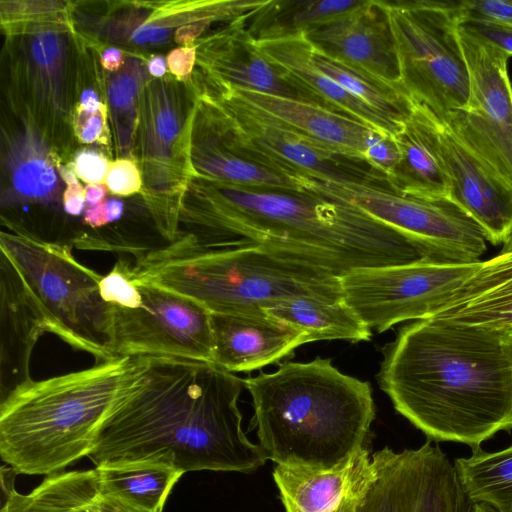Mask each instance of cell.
Listing matches in <instances>:
<instances>
[{
  "label": "cell",
  "mask_w": 512,
  "mask_h": 512,
  "mask_svg": "<svg viewBox=\"0 0 512 512\" xmlns=\"http://www.w3.org/2000/svg\"><path fill=\"white\" fill-rule=\"evenodd\" d=\"M243 379L214 363L148 357L145 373L99 432L89 458L159 459L182 470L250 472L267 458L242 430Z\"/></svg>",
  "instance_id": "cell-1"
},
{
  "label": "cell",
  "mask_w": 512,
  "mask_h": 512,
  "mask_svg": "<svg viewBox=\"0 0 512 512\" xmlns=\"http://www.w3.org/2000/svg\"><path fill=\"white\" fill-rule=\"evenodd\" d=\"M380 388L431 441L478 447L512 428V365L502 335L426 318L382 350Z\"/></svg>",
  "instance_id": "cell-2"
},
{
  "label": "cell",
  "mask_w": 512,
  "mask_h": 512,
  "mask_svg": "<svg viewBox=\"0 0 512 512\" xmlns=\"http://www.w3.org/2000/svg\"><path fill=\"white\" fill-rule=\"evenodd\" d=\"M183 207L199 226L308 257L338 273L435 259L423 245L359 209L308 191L194 178Z\"/></svg>",
  "instance_id": "cell-3"
},
{
  "label": "cell",
  "mask_w": 512,
  "mask_h": 512,
  "mask_svg": "<svg viewBox=\"0 0 512 512\" xmlns=\"http://www.w3.org/2000/svg\"><path fill=\"white\" fill-rule=\"evenodd\" d=\"M260 446L277 465L326 470L366 447L375 418L372 388L331 358L286 361L243 379Z\"/></svg>",
  "instance_id": "cell-4"
},
{
  "label": "cell",
  "mask_w": 512,
  "mask_h": 512,
  "mask_svg": "<svg viewBox=\"0 0 512 512\" xmlns=\"http://www.w3.org/2000/svg\"><path fill=\"white\" fill-rule=\"evenodd\" d=\"M147 365L148 357H116L17 386L1 399L2 461L17 474L51 475L88 457Z\"/></svg>",
  "instance_id": "cell-5"
},
{
  "label": "cell",
  "mask_w": 512,
  "mask_h": 512,
  "mask_svg": "<svg viewBox=\"0 0 512 512\" xmlns=\"http://www.w3.org/2000/svg\"><path fill=\"white\" fill-rule=\"evenodd\" d=\"M133 282L152 284L211 314L261 313L298 295L343 297L341 275L303 255L264 244L212 248L186 235L126 262Z\"/></svg>",
  "instance_id": "cell-6"
},
{
  "label": "cell",
  "mask_w": 512,
  "mask_h": 512,
  "mask_svg": "<svg viewBox=\"0 0 512 512\" xmlns=\"http://www.w3.org/2000/svg\"><path fill=\"white\" fill-rule=\"evenodd\" d=\"M0 251L14 263L34 294L48 333L91 354L96 363L113 353V306L103 300L102 275L79 262L71 246L43 240L7 221Z\"/></svg>",
  "instance_id": "cell-7"
},
{
  "label": "cell",
  "mask_w": 512,
  "mask_h": 512,
  "mask_svg": "<svg viewBox=\"0 0 512 512\" xmlns=\"http://www.w3.org/2000/svg\"><path fill=\"white\" fill-rule=\"evenodd\" d=\"M197 98L190 80L150 78L140 99L135 159L142 195L159 232L173 242L180 234L179 216L193 178L191 138Z\"/></svg>",
  "instance_id": "cell-8"
},
{
  "label": "cell",
  "mask_w": 512,
  "mask_h": 512,
  "mask_svg": "<svg viewBox=\"0 0 512 512\" xmlns=\"http://www.w3.org/2000/svg\"><path fill=\"white\" fill-rule=\"evenodd\" d=\"M396 48L400 85L439 120L466 107L470 80L458 38L457 1H382Z\"/></svg>",
  "instance_id": "cell-9"
},
{
  "label": "cell",
  "mask_w": 512,
  "mask_h": 512,
  "mask_svg": "<svg viewBox=\"0 0 512 512\" xmlns=\"http://www.w3.org/2000/svg\"><path fill=\"white\" fill-rule=\"evenodd\" d=\"M77 29L6 36L8 100L63 159H70Z\"/></svg>",
  "instance_id": "cell-10"
},
{
  "label": "cell",
  "mask_w": 512,
  "mask_h": 512,
  "mask_svg": "<svg viewBox=\"0 0 512 512\" xmlns=\"http://www.w3.org/2000/svg\"><path fill=\"white\" fill-rule=\"evenodd\" d=\"M303 191L347 203L409 236L436 259L477 262L486 251L478 225L449 199L428 200L402 195L389 186L339 181L300 173Z\"/></svg>",
  "instance_id": "cell-11"
},
{
  "label": "cell",
  "mask_w": 512,
  "mask_h": 512,
  "mask_svg": "<svg viewBox=\"0 0 512 512\" xmlns=\"http://www.w3.org/2000/svg\"><path fill=\"white\" fill-rule=\"evenodd\" d=\"M193 86L219 109L252 159L297 184L299 173H310L339 181L388 186L387 178L365 160L342 154L297 132L250 106L229 89L199 78L193 79Z\"/></svg>",
  "instance_id": "cell-12"
},
{
  "label": "cell",
  "mask_w": 512,
  "mask_h": 512,
  "mask_svg": "<svg viewBox=\"0 0 512 512\" xmlns=\"http://www.w3.org/2000/svg\"><path fill=\"white\" fill-rule=\"evenodd\" d=\"M482 261H422L362 268L341 276L345 301L373 331L429 318L480 267Z\"/></svg>",
  "instance_id": "cell-13"
},
{
  "label": "cell",
  "mask_w": 512,
  "mask_h": 512,
  "mask_svg": "<svg viewBox=\"0 0 512 512\" xmlns=\"http://www.w3.org/2000/svg\"><path fill=\"white\" fill-rule=\"evenodd\" d=\"M470 92L465 108L442 122L484 163L512 186L511 58L497 47L458 27Z\"/></svg>",
  "instance_id": "cell-14"
},
{
  "label": "cell",
  "mask_w": 512,
  "mask_h": 512,
  "mask_svg": "<svg viewBox=\"0 0 512 512\" xmlns=\"http://www.w3.org/2000/svg\"><path fill=\"white\" fill-rule=\"evenodd\" d=\"M135 309L113 306L115 357H171L213 363L211 313L198 303L152 284L134 282Z\"/></svg>",
  "instance_id": "cell-15"
},
{
  "label": "cell",
  "mask_w": 512,
  "mask_h": 512,
  "mask_svg": "<svg viewBox=\"0 0 512 512\" xmlns=\"http://www.w3.org/2000/svg\"><path fill=\"white\" fill-rule=\"evenodd\" d=\"M376 479L356 512H474L454 464L428 440L417 449L372 455Z\"/></svg>",
  "instance_id": "cell-16"
},
{
  "label": "cell",
  "mask_w": 512,
  "mask_h": 512,
  "mask_svg": "<svg viewBox=\"0 0 512 512\" xmlns=\"http://www.w3.org/2000/svg\"><path fill=\"white\" fill-rule=\"evenodd\" d=\"M265 0H196L154 2H105V11L93 24L78 31L124 51L142 52L167 43L176 31L197 22L231 23L253 11Z\"/></svg>",
  "instance_id": "cell-17"
},
{
  "label": "cell",
  "mask_w": 512,
  "mask_h": 512,
  "mask_svg": "<svg viewBox=\"0 0 512 512\" xmlns=\"http://www.w3.org/2000/svg\"><path fill=\"white\" fill-rule=\"evenodd\" d=\"M243 19L195 42L198 71L194 75L215 86L294 99L331 110L258 48Z\"/></svg>",
  "instance_id": "cell-18"
},
{
  "label": "cell",
  "mask_w": 512,
  "mask_h": 512,
  "mask_svg": "<svg viewBox=\"0 0 512 512\" xmlns=\"http://www.w3.org/2000/svg\"><path fill=\"white\" fill-rule=\"evenodd\" d=\"M440 153L448 176L449 200L481 229L487 242L512 238V186L438 120Z\"/></svg>",
  "instance_id": "cell-19"
},
{
  "label": "cell",
  "mask_w": 512,
  "mask_h": 512,
  "mask_svg": "<svg viewBox=\"0 0 512 512\" xmlns=\"http://www.w3.org/2000/svg\"><path fill=\"white\" fill-rule=\"evenodd\" d=\"M304 36L318 52L402 89L394 39L382 0H366L359 8Z\"/></svg>",
  "instance_id": "cell-20"
},
{
  "label": "cell",
  "mask_w": 512,
  "mask_h": 512,
  "mask_svg": "<svg viewBox=\"0 0 512 512\" xmlns=\"http://www.w3.org/2000/svg\"><path fill=\"white\" fill-rule=\"evenodd\" d=\"M191 138L196 178L247 187L303 191L296 182L253 160L239 144L218 108L197 95Z\"/></svg>",
  "instance_id": "cell-21"
},
{
  "label": "cell",
  "mask_w": 512,
  "mask_h": 512,
  "mask_svg": "<svg viewBox=\"0 0 512 512\" xmlns=\"http://www.w3.org/2000/svg\"><path fill=\"white\" fill-rule=\"evenodd\" d=\"M273 479L285 512H356L376 479V468L363 448L326 470L277 465Z\"/></svg>",
  "instance_id": "cell-22"
},
{
  "label": "cell",
  "mask_w": 512,
  "mask_h": 512,
  "mask_svg": "<svg viewBox=\"0 0 512 512\" xmlns=\"http://www.w3.org/2000/svg\"><path fill=\"white\" fill-rule=\"evenodd\" d=\"M213 363L231 372H250L278 363L306 344L304 335L265 312L211 314Z\"/></svg>",
  "instance_id": "cell-23"
},
{
  "label": "cell",
  "mask_w": 512,
  "mask_h": 512,
  "mask_svg": "<svg viewBox=\"0 0 512 512\" xmlns=\"http://www.w3.org/2000/svg\"><path fill=\"white\" fill-rule=\"evenodd\" d=\"M1 399L31 381L30 359L39 338L48 333L40 306L12 260L0 252Z\"/></svg>",
  "instance_id": "cell-24"
},
{
  "label": "cell",
  "mask_w": 512,
  "mask_h": 512,
  "mask_svg": "<svg viewBox=\"0 0 512 512\" xmlns=\"http://www.w3.org/2000/svg\"><path fill=\"white\" fill-rule=\"evenodd\" d=\"M17 117L16 126L3 128L7 181L2 188V206L55 201L61 192L59 166L64 160L35 125Z\"/></svg>",
  "instance_id": "cell-25"
},
{
  "label": "cell",
  "mask_w": 512,
  "mask_h": 512,
  "mask_svg": "<svg viewBox=\"0 0 512 512\" xmlns=\"http://www.w3.org/2000/svg\"><path fill=\"white\" fill-rule=\"evenodd\" d=\"M438 118L414 102L413 110L394 135L399 161L388 178L396 192L421 199H449L450 185L440 153Z\"/></svg>",
  "instance_id": "cell-26"
},
{
  "label": "cell",
  "mask_w": 512,
  "mask_h": 512,
  "mask_svg": "<svg viewBox=\"0 0 512 512\" xmlns=\"http://www.w3.org/2000/svg\"><path fill=\"white\" fill-rule=\"evenodd\" d=\"M226 89L297 132L354 158L365 160L368 146L385 134L356 119L318 105L255 91Z\"/></svg>",
  "instance_id": "cell-27"
},
{
  "label": "cell",
  "mask_w": 512,
  "mask_h": 512,
  "mask_svg": "<svg viewBox=\"0 0 512 512\" xmlns=\"http://www.w3.org/2000/svg\"><path fill=\"white\" fill-rule=\"evenodd\" d=\"M480 327L501 335L512 331V248L482 261L478 270L429 317Z\"/></svg>",
  "instance_id": "cell-28"
},
{
  "label": "cell",
  "mask_w": 512,
  "mask_h": 512,
  "mask_svg": "<svg viewBox=\"0 0 512 512\" xmlns=\"http://www.w3.org/2000/svg\"><path fill=\"white\" fill-rule=\"evenodd\" d=\"M256 43L267 57L283 67L331 110L385 134L394 136L401 129L403 123L390 119L364 103L323 73L315 65L311 56V45L304 35Z\"/></svg>",
  "instance_id": "cell-29"
},
{
  "label": "cell",
  "mask_w": 512,
  "mask_h": 512,
  "mask_svg": "<svg viewBox=\"0 0 512 512\" xmlns=\"http://www.w3.org/2000/svg\"><path fill=\"white\" fill-rule=\"evenodd\" d=\"M263 311L301 332L307 343L369 341L372 330L344 297L298 295L271 303Z\"/></svg>",
  "instance_id": "cell-30"
},
{
  "label": "cell",
  "mask_w": 512,
  "mask_h": 512,
  "mask_svg": "<svg viewBox=\"0 0 512 512\" xmlns=\"http://www.w3.org/2000/svg\"><path fill=\"white\" fill-rule=\"evenodd\" d=\"M101 497L137 512H162L182 470L159 459L107 462L95 467Z\"/></svg>",
  "instance_id": "cell-31"
},
{
  "label": "cell",
  "mask_w": 512,
  "mask_h": 512,
  "mask_svg": "<svg viewBox=\"0 0 512 512\" xmlns=\"http://www.w3.org/2000/svg\"><path fill=\"white\" fill-rule=\"evenodd\" d=\"M366 0H265L244 16L256 42L306 35L349 13Z\"/></svg>",
  "instance_id": "cell-32"
},
{
  "label": "cell",
  "mask_w": 512,
  "mask_h": 512,
  "mask_svg": "<svg viewBox=\"0 0 512 512\" xmlns=\"http://www.w3.org/2000/svg\"><path fill=\"white\" fill-rule=\"evenodd\" d=\"M148 57L141 52L125 51L124 64L118 71L103 70L109 125L117 158L135 159L140 99L151 78Z\"/></svg>",
  "instance_id": "cell-33"
},
{
  "label": "cell",
  "mask_w": 512,
  "mask_h": 512,
  "mask_svg": "<svg viewBox=\"0 0 512 512\" xmlns=\"http://www.w3.org/2000/svg\"><path fill=\"white\" fill-rule=\"evenodd\" d=\"M454 467L468 498L497 512H512V444L500 451L472 448L469 457L454 460Z\"/></svg>",
  "instance_id": "cell-34"
},
{
  "label": "cell",
  "mask_w": 512,
  "mask_h": 512,
  "mask_svg": "<svg viewBox=\"0 0 512 512\" xmlns=\"http://www.w3.org/2000/svg\"><path fill=\"white\" fill-rule=\"evenodd\" d=\"M98 495L95 468L58 472L45 477L28 494L11 487L0 512H72Z\"/></svg>",
  "instance_id": "cell-35"
},
{
  "label": "cell",
  "mask_w": 512,
  "mask_h": 512,
  "mask_svg": "<svg viewBox=\"0 0 512 512\" xmlns=\"http://www.w3.org/2000/svg\"><path fill=\"white\" fill-rule=\"evenodd\" d=\"M315 65L350 94L402 124L411 114L414 102L400 88L387 85L362 71L337 61L311 46Z\"/></svg>",
  "instance_id": "cell-36"
},
{
  "label": "cell",
  "mask_w": 512,
  "mask_h": 512,
  "mask_svg": "<svg viewBox=\"0 0 512 512\" xmlns=\"http://www.w3.org/2000/svg\"><path fill=\"white\" fill-rule=\"evenodd\" d=\"M1 27L6 36L39 31H75V3L67 1H1Z\"/></svg>",
  "instance_id": "cell-37"
},
{
  "label": "cell",
  "mask_w": 512,
  "mask_h": 512,
  "mask_svg": "<svg viewBox=\"0 0 512 512\" xmlns=\"http://www.w3.org/2000/svg\"><path fill=\"white\" fill-rule=\"evenodd\" d=\"M99 288L103 300L114 306L135 309L142 304L141 293L130 279L124 260H118L112 270L102 277Z\"/></svg>",
  "instance_id": "cell-38"
},
{
  "label": "cell",
  "mask_w": 512,
  "mask_h": 512,
  "mask_svg": "<svg viewBox=\"0 0 512 512\" xmlns=\"http://www.w3.org/2000/svg\"><path fill=\"white\" fill-rule=\"evenodd\" d=\"M71 123L74 138L80 144H97L113 157L108 112L73 113Z\"/></svg>",
  "instance_id": "cell-39"
},
{
  "label": "cell",
  "mask_w": 512,
  "mask_h": 512,
  "mask_svg": "<svg viewBox=\"0 0 512 512\" xmlns=\"http://www.w3.org/2000/svg\"><path fill=\"white\" fill-rule=\"evenodd\" d=\"M460 24L468 20L498 23L512 27V0L457 1Z\"/></svg>",
  "instance_id": "cell-40"
},
{
  "label": "cell",
  "mask_w": 512,
  "mask_h": 512,
  "mask_svg": "<svg viewBox=\"0 0 512 512\" xmlns=\"http://www.w3.org/2000/svg\"><path fill=\"white\" fill-rule=\"evenodd\" d=\"M110 158L103 149L85 147L72 153L65 164L83 182L103 183L111 164Z\"/></svg>",
  "instance_id": "cell-41"
},
{
  "label": "cell",
  "mask_w": 512,
  "mask_h": 512,
  "mask_svg": "<svg viewBox=\"0 0 512 512\" xmlns=\"http://www.w3.org/2000/svg\"><path fill=\"white\" fill-rule=\"evenodd\" d=\"M105 185L110 193L118 196H130L141 192L143 180L137 161L132 158H117L111 161Z\"/></svg>",
  "instance_id": "cell-42"
},
{
  "label": "cell",
  "mask_w": 512,
  "mask_h": 512,
  "mask_svg": "<svg viewBox=\"0 0 512 512\" xmlns=\"http://www.w3.org/2000/svg\"><path fill=\"white\" fill-rule=\"evenodd\" d=\"M400 153L395 137L383 134L375 139L365 152L366 162L383 174L387 180L399 161Z\"/></svg>",
  "instance_id": "cell-43"
},
{
  "label": "cell",
  "mask_w": 512,
  "mask_h": 512,
  "mask_svg": "<svg viewBox=\"0 0 512 512\" xmlns=\"http://www.w3.org/2000/svg\"><path fill=\"white\" fill-rule=\"evenodd\" d=\"M468 34L477 37L512 57V27L498 23L468 20L459 24Z\"/></svg>",
  "instance_id": "cell-44"
},
{
  "label": "cell",
  "mask_w": 512,
  "mask_h": 512,
  "mask_svg": "<svg viewBox=\"0 0 512 512\" xmlns=\"http://www.w3.org/2000/svg\"><path fill=\"white\" fill-rule=\"evenodd\" d=\"M59 174L63 183L66 184L62 193L64 210L69 215L78 216L82 213L86 202L85 190L66 164L60 165Z\"/></svg>",
  "instance_id": "cell-45"
},
{
  "label": "cell",
  "mask_w": 512,
  "mask_h": 512,
  "mask_svg": "<svg viewBox=\"0 0 512 512\" xmlns=\"http://www.w3.org/2000/svg\"><path fill=\"white\" fill-rule=\"evenodd\" d=\"M166 61L172 76L179 80L190 79L197 61L196 43L172 49L167 54Z\"/></svg>",
  "instance_id": "cell-46"
},
{
  "label": "cell",
  "mask_w": 512,
  "mask_h": 512,
  "mask_svg": "<svg viewBox=\"0 0 512 512\" xmlns=\"http://www.w3.org/2000/svg\"><path fill=\"white\" fill-rule=\"evenodd\" d=\"M124 61L125 51L123 49L100 42V64L104 71L116 72L122 67Z\"/></svg>",
  "instance_id": "cell-47"
},
{
  "label": "cell",
  "mask_w": 512,
  "mask_h": 512,
  "mask_svg": "<svg viewBox=\"0 0 512 512\" xmlns=\"http://www.w3.org/2000/svg\"><path fill=\"white\" fill-rule=\"evenodd\" d=\"M84 222L93 228L108 224L109 220L106 210V201L101 204L89 206L86 208L84 212Z\"/></svg>",
  "instance_id": "cell-48"
},
{
  "label": "cell",
  "mask_w": 512,
  "mask_h": 512,
  "mask_svg": "<svg viewBox=\"0 0 512 512\" xmlns=\"http://www.w3.org/2000/svg\"><path fill=\"white\" fill-rule=\"evenodd\" d=\"M86 202L90 206H95L105 202L107 187L103 183L87 184L84 187Z\"/></svg>",
  "instance_id": "cell-49"
},
{
  "label": "cell",
  "mask_w": 512,
  "mask_h": 512,
  "mask_svg": "<svg viewBox=\"0 0 512 512\" xmlns=\"http://www.w3.org/2000/svg\"><path fill=\"white\" fill-rule=\"evenodd\" d=\"M148 72L152 78H162L167 72V61L159 54L148 57Z\"/></svg>",
  "instance_id": "cell-50"
},
{
  "label": "cell",
  "mask_w": 512,
  "mask_h": 512,
  "mask_svg": "<svg viewBox=\"0 0 512 512\" xmlns=\"http://www.w3.org/2000/svg\"><path fill=\"white\" fill-rule=\"evenodd\" d=\"M98 500L102 512H137L110 498L99 495Z\"/></svg>",
  "instance_id": "cell-51"
},
{
  "label": "cell",
  "mask_w": 512,
  "mask_h": 512,
  "mask_svg": "<svg viewBox=\"0 0 512 512\" xmlns=\"http://www.w3.org/2000/svg\"><path fill=\"white\" fill-rule=\"evenodd\" d=\"M123 202L118 199H110L106 201V210L109 222L116 221L123 214Z\"/></svg>",
  "instance_id": "cell-52"
},
{
  "label": "cell",
  "mask_w": 512,
  "mask_h": 512,
  "mask_svg": "<svg viewBox=\"0 0 512 512\" xmlns=\"http://www.w3.org/2000/svg\"><path fill=\"white\" fill-rule=\"evenodd\" d=\"M98 497H99V495H98ZM98 497L77 507L72 512H102L100 505H99Z\"/></svg>",
  "instance_id": "cell-53"
},
{
  "label": "cell",
  "mask_w": 512,
  "mask_h": 512,
  "mask_svg": "<svg viewBox=\"0 0 512 512\" xmlns=\"http://www.w3.org/2000/svg\"><path fill=\"white\" fill-rule=\"evenodd\" d=\"M504 351L512 365V331L502 335Z\"/></svg>",
  "instance_id": "cell-54"
},
{
  "label": "cell",
  "mask_w": 512,
  "mask_h": 512,
  "mask_svg": "<svg viewBox=\"0 0 512 512\" xmlns=\"http://www.w3.org/2000/svg\"><path fill=\"white\" fill-rule=\"evenodd\" d=\"M474 512H497L494 508L487 504H475L474 505Z\"/></svg>",
  "instance_id": "cell-55"
},
{
  "label": "cell",
  "mask_w": 512,
  "mask_h": 512,
  "mask_svg": "<svg viewBox=\"0 0 512 512\" xmlns=\"http://www.w3.org/2000/svg\"><path fill=\"white\" fill-rule=\"evenodd\" d=\"M506 248H512V238L511 240L505 245Z\"/></svg>",
  "instance_id": "cell-56"
}]
</instances>
